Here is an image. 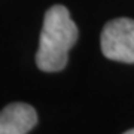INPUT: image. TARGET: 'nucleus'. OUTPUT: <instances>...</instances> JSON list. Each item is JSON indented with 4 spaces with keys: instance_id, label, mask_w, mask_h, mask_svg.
Instances as JSON below:
<instances>
[{
    "instance_id": "1",
    "label": "nucleus",
    "mask_w": 134,
    "mask_h": 134,
    "mask_svg": "<svg viewBox=\"0 0 134 134\" xmlns=\"http://www.w3.org/2000/svg\"><path fill=\"white\" fill-rule=\"evenodd\" d=\"M77 40V27L66 6L49 8L43 18L36 64L42 72H60L67 66L69 51Z\"/></svg>"
},
{
    "instance_id": "2",
    "label": "nucleus",
    "mask_w": 134,
    "mask_h": 134,
    "mask_svg": "<svg viewBox=\"0 0 134 134\" xmlns=\"http://www.w3.org/2000/svg\"><path fill=\"white\" fill-rule=\"evenodd\" d=\"M101 52L113 61L134 63V19L116 18L104 25Z\"/></svg>"
},
{
    "instance_id": "3",
    "label": "nucleus",
    "mask_w": 134,
    "mask_h": 134,
    "mask_svg": "<svg viewBox=\"0 0 134 134\" xmlns=\"http://www.w3.org/2000/svg\"><path fill=\"white\" fill-rule=\"evenodd\" d=\"M37 124L34 107L25 103H12L0 110V134H27Z\"/></svg>"
},
{
    "instance_id": "4",
    "label": "nucleus",
    "mask_w": 134,
    "mask_h": 134,
    "mask_svg": "<svg viewBox=\"0 0 134 134\" xmlns=\"http://www.w3.org/2000/svg\"><path fill=\"white\" fill-rule=\"evenodd\" d=\"M124 134H134V128L133 130H128V131H125Z\"/></svg>"
}]
</instances>
